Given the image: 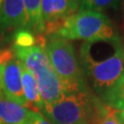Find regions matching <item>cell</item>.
Returning a JSON list of instances; mask_svg holds the SVG:
<instances>
[{
	"instance_id": "obj_12",
	"label": "cell",
	"mask_w": 124,
	"mask_h": 124,
	"mask_svg": "<svg viewBox=\"0 0 124 124\" xmlns=\"http://www.w3.org/2000/svg\"><path fill=\"white\" fill-rule=\"evenodd\" d=\"M27 14L26 29L35 32L37 35H42V24L40 18L41 0H23Z\"/></svg>"
},
{
	"instance_id": "obj_2",
	"label": "cell",
	"mask_w": 124,
	"mask_h": 124,
	"mask_svg": "<svg viewBox=\"0 0 124 124\" xmlns=\"http://www.w3.org/2000/svg\"><path fill=\"white\" fill-rule=\"evenodd\" d=\"M45 37L38 35V43L22 48L13 46L14 56L31 72L38 83L39 92L44 104L59 100L66 94V87L53 69L45 53Z\"/></svg>"
},
{
	"instance_id": "obj_11",
	"label": "cell",
	"mask_w": 124,
	"mask_h": 124,
	"mask_svg": "<svg viewBox=\"0 0 124 124\" xmlns=\"http://www.w3.org/2000/svg\"><path fill=\"white\" fill-rule=\"evenodd\" d=\"M100 99L115 110H124V73Z\"/></svg>"
},
{
	"instance_id": "obj_20",
	"label": "cell",
	"mask_w": 124,
	"mask_h": 124,
	"mask_svg": "<svg viewBox=\"0 0 124 124\" xmlns=\"http://www.w3.org/2000/svg\"><path fill=\"white\" fill-rule=\"evenodd\" d=\"M124 12V11H123ZM122 31H123V40H124V17H123V21H122ZM124 43V42H123Z\"/></svg>"
},
{
	"instance_id": "obj_8",
	"label": "cell",
	"mask_w": 124,
	"mask_h": 124,
	"mask_svg": "<svg viewBox=\"0 0 124 124\" xmlns=\"http://www.w3.org/2000/svg\"><path fill=\"white\" fill-rule=\"evenodd\" d=\"M27 14L23 0H3L0 8V27L3 30L26 29Z\"/></svg>"
},
{
	"instance_id": "obj_4",
	"label": "cell",
	"mask_w": 124,
	"mask_h": 124,
	"mask_svg": "<svg viewBox=\"0 0 124 124\" xmlns=\"http://www.w3.org/2000/svg\"><path fill=\"white\" fill-rule=\"evenodd\" d=\"M98 98L90 89L69 92L44 104L40 113L53 124H94Z\"/></svg>"
},
{
	"instance_id": "obj_3",
	"label": "cell",
	"mask_w": 124,
	"mask_h": 124,
	"mask_svg": "<svg viewBox=\"0 0 124 124\" xmlns=\"http://www.w3.org/2000/svg\"><path fill=\"white\" fill-rule=\"evenodd\" d=\"M43 48L53 69L65 85L66 93L90 89L70 40L57 36H46Z\"/></svg>"
},
{
	"instance_id": "obj_19",
	"label": "cell",
	"mask_w": 124,
	"mask_h": 124,
	"mask_svg": "<svg viewBox=\"0 0 124 124\" xmlns=\"http://www.w3.org/2000/svg\"><path fill=\"white\" fill-rule=\"evenodd\" d=\"M120 9H122V11H124V0H120Z\"/></svg>"
},
{
	"instance_id": "obj_17",
	"label": "cell",
	"mask_w": 124,
	"mask_h": 124,
	"mask_svg": "<svg viewBox=\"0 0 124 124\" xmlns=\"http://www.w3.org/2000/svg\"><path fill=\"white\" fill-rule=\"evenodd\" d=\"M14 57V53L12 50H2L0 51V65L8 62L10 59Z\"/></svg>"
},
{
	"instance_id": "obj_14",
	"label": "cell",
	"mask_w": 124,
	"mask_h": 124,
	"mask_svg": "<svg viewBox=\"0 0 124 124\" xmlns=\"http://www.w3.org/2000/svg\"><path fill=\"white\" fill-rule=\"evenodd\" d=\"M94 124H121L116 118L115 109L106 105L98 98L96 105V115Z\"/></svg>"
},
{
	"instance_id": "obj_9",
	"label": "cell",
	"mask_w": 124,
	"mask_h": 124,
	"mask_svg": "<svg viewBox=\"0 0 124 124\" xmlns=\"http://www.w3.org/2000/svg\"><path fill=\"white\" fill-rule=\"evenodd\" d=\"M32 111L0 97V124H28Z\"/></svg>"
},
{
	"instance_id": "obj_15",
	"label": "cell",
	"mask_w": 124,
	"mask_h": 124,
	"mask_svg": "<svg viewBox=\"0 0 124 124\" xmlns=\"http://www.w3.org/2000/svg\"><path fill=\"white\" fill-rule=\"evenodd\" d=\"M38 43L37 37L31 31L28 29H19L14 36V46L28 48L34 46Z\"/></svg>"
},
{
	"instance_id": "obj_13",
	"label": "cell",
	"mask_w": 124,
	"mask_h": 124,
	"mask_svg": "<svg viewBox=\"0 0 124 124\" xmlns=\"http://www.w3.org/2000/svg\"><path fill=\"white\" fill-rule=\"evenodd\" d=\"M79 10H91L96 12L106 11L108 9L120 8V0H77Z\"/></svg>"
},
{
	"instance_id": "obj_10",
	"label": "cell",
	"mask_w": 124,
	"mask_h": 124,
	"mask_svg": "<svg viewBox=\"0 0 124 124\" xmlns=\"http://www.w3.org/2000/svg\"><path fill=\"white\" fill-rule=\"evenodd\" d=\"M21 77H22L23 94L27 102V108L31 111L40 113L44 106V102L39 92L38 83L33 75L22 63H21Z\"/></svg>"
},
{
	"instance_id": "obj_7",
	"label": "cell",
	"mask_w": 124,
	"mask_h": 124,
	"mask_svg": "<svg viewBox=\"0 0 124 124\" xmlns=\"http://www.w3.org/2000/svg\"><path fill=\"white\" fill-rule=\"evenodd\" d=\"M2 92L7 99L27 108V102L23 94L21 62L15 56L6 62L3 68Z\"/></svg>"
},
{
	"instance_id": "obj_5",
	"label": "cell",
	"mask_w": 124,
	"mask_h": 124,
	"mask_svg": "<svg viewBox=\"0 0 124 124\" xmlns=\"http://www.w3.org/2000/svg\"><path fill=\"white\" fill-rule=\"evenodd\" d=\"M53 36L68 40L84 41L111 40L120 37L118 29L107 15L91 10H78Z\"/></svg>"
},
{
	"instance_id": "obj_16",
	"label": "cell",
	"mask_w": 124,
	"mask_h": 124,
	"mask_svg": "<svg viewBox=\"0 0 124 124\" xmlns=\"http://www.w3.org/2000/svg\"><path fill=\"white\" fill-rule=\"evenodd\" d=\"M28 124H53V123L52 121H50L41 113L32 111Z\"/></svg>"
},
{
	"instance_id": "obj_6",
	"label": "cell",
	"mask_w": 124,
	"mask_h": 124,
	"mask_svg": "<svg viewBox=\"0 0 124 124\" xmlns=\"http://www.w3.org/2000/svg\"><path fill=\"white\" fill-rule=\"evenodd\" d=\"M79 10L77 0H41L42 36H53L63 23Z\"/></svg>"
},
{
	"instance_id": "obj_18",
	"label": "cell",
	"mask_w": 124,
	"mask_h": 124,
	"mask_svg": "<svg viewBox=\"0 0 124 124\" xmlns=\"http://www.w3.org/2000/svg\"><path fill=\"white\" fill-rule=\"evenodd\" d=\"M115 115L121 124H124V110H115Z\"/></svg>"
},
{
	"instance_id": "obj_1",
	"label": "cell",
	"mask_w": 124,
	"mask_h": 124,
	"mask_svg": "<svg viewBox=\"0 0 124 124\" xmlns=\"http://www.w3.org/2000/svg\"><path fill=\"white\" fill-rule=\"evenodd\" d=\"M79 61L87 82L100 98L124 73V43L121 37L84 41Z\"/></svg>"
},
{
	"instance_id": "obj_21",
	"label": "cell",
	"mask_w": 124,
	"mask_h": 124,
	"mask_svg": "<svg viewBox=\"0 0 124 124\" xmlns=\"http://www.w3.org/2000/svg\"><path fill=\"white\" fill-rule=\"evenodd\" d=\"M2 2H3V0H0V8H1V5H2Z\"/></svg>"
}]
</instances>
